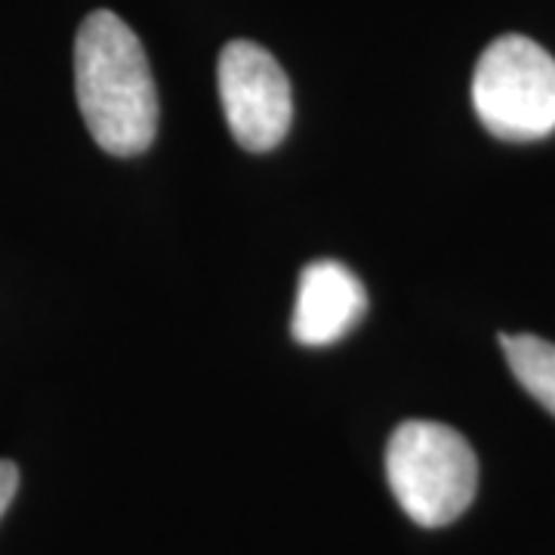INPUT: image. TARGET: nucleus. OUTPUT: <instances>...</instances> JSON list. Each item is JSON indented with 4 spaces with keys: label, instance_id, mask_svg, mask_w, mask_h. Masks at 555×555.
<instances>
[{
    "label": "nucleus",
    "instance_id": "f03ea898",
    "mask_svg": "<svg viewBox=\"0 0 555 555\" xmlns=\"http://www.w3.org/2000/svg\"><path fill=\"white\" fill-rule=\"evenodd\" d=\"M386 478L408 518L420 528H444L476 496L478 460L469 441L451 426L408 420L389 438Z\"/></svg>",
    "mask_w": 555,
    "mask_h": 555
},
{
    "label": "nucleus",
    "instance_id": "f257e3e1",
    "mask_svg": "<svg viewBox=\"0 0 555 555\" xmlns=\"http://www.w3.org/2000/svg\"><path fill=\"white\" fill-rule=\"evenodd\" d=\"M75 93L90 137L108 155H142L158 133V90L142 40L112 10L80 22Z\"/></svg>",
    "mask_w": 555,
    "mask_h": 555
},
{
    "label": "nucleus",
    "instance_id": "7ed1b4c3",
    "mask_svg": "<svg viewBox=\"0 0 555 555\" xmlns=\"http://www.w3.org/2000/svg\"><path fill=\"white\" fill-rule=\"evenodd\" d=\"M473 105L496 139L550 137L555 130V60L531 38H496L476 65Z\"/></svg>",
    "mask_w": 555,
    "mask_h": 555
},
{
    "label": "nucleus",
    "instance_id": "0eeeda50",
    "mask_svg": "<svg viewBox=\"0 0 555 555\" xmlns=\"http://www.w3.org/2000/svg\"><path fill=\"white\" fill-rule=\"evenodd\" d=\"M20 491V469L10 460H0V516L7 513V506L13 503V496Z\"/></svg>",
    "mask_w": 555,
    "mask_h": 555
},
{
    "label": "nucleus",
    "instance_id": "39448f33",
    "mask_svg": "<svg viewBox=\"0 0 555 555\" xmlns=\"http://www.w3.org/2000/svg\"><path fill=\"white\" fill-rule=\"evenodd\" d=\"M367 309L358 275L337 259H318L299 272L291 334L302 346H331L343 339Z\"/></svg>",
    "mask_w": 555,
    "mask_h": 555
},
{
    "label": "nucleus",
    "instance_id": "20e7f679",
    "mask_svg": "<svg viewBox=\"0 0 555 555\" xmlns=\"http://www.w3.org/2000/svg\"><path fill=\"white\" fill-rule=\"evenodd\" d=\"M219 100L232 137L247 152H272L291 130V80L278 60L254 40L222 47L217 65Z\"/></svg>",
    "mask_w": 555,
    "mask_h": 555
},
{
    "label": "nucleus",
    "instance_id": "423d86ee",
    "mask_svg": "<svg viewBox=\"0 0 555 555\" xmlns=\"http://www.w3.org/2000/svg\"><path fill=\"white\" fill-rule=\"evenodd\" d=\"M500 346L518 383L555 416V343L534 334H503Z\"/></svg>",
    "mask_w": 555,
    "mask_h": 555
}]
</instances>
